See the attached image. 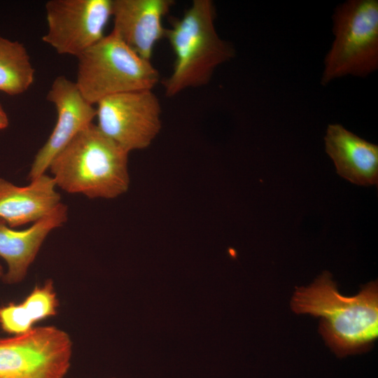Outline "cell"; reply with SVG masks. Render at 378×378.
Wrapping results in <instances>:
<instances>
[{"label": "cell", "mask_w": 378, "mask_h": 378, "mask_svg": "<svg viewBox=\"0 0 378 378\" xmlns=\"http://www.w3.org/2000/svg\"><path fill=\"white\" fill-rule=\"evenodd\" d=\"M67 218V206L61 202L27 229L15 230L0 218V257L7 265V271L2 277L5 283L15 284L25 278L47 236L62 226Z\"/></svg>", "instance_id": "8fae6325"}, {"label": "cell", "mask_w": 378, "mask_h": 378, "mask_svg": "<svg viewBox=\"0 0 378 378\" xmlns=\"http://www.w3.org/2000/svg\"><path fill=\"white\" fill-rule=\"evenodd\" d=\"M174 4L172 0H112V32L150 62L156 43L165 36L163 18Z\"/></svg>", "instance_id": "30bf717a"}, {"label": "cell", "mask_w": 378, "mask_h": 378, "mask_svg": "<svg viewBox=\"0 0 378 378\" xmlns=\"http://www.w3.org/2000/svg\"><path fill=\"white\" fill-rule=\"evenodd\" d=\"M129 153L92 123L53 158L48 169L57 187L69 193L114 199L130 186Z\"/></svg>", "instance_id": "7a4b0ae2"}, {"label": "cell", "mask_w": 378, "mask_h": 378, "mask_svg": "<svg viewBox=\"0 0 378 378\" xmlns=\"http://www.w3.org/2000/svg\"><path fill=\"white\" fill-rule=\"evenodd\" d=\"M296 314L321 317L319 331L338 357L370 349L378 336V286L365 285L355 296L341 295L324 272L308 287L297 288L291 300Z\"/></svg>", "instance_id": "6da1fadb"}, {"label": "cell", "mask_w": 378, "mask_h": 378, "mask_svg": "<svg viewBox=\"0 0 378 378\" xmlns=\"http://www.w3.org/2000/svg\"><path fill=\"white\" fill-rule=\"evenodd\" d=\"M72 348L69 335L52 326L0 338V378H64Z\"/></svg>", "instance_id": "8992f818"}, {"label": "cell", "mask_w": 378, "mask_h": 378, "mask_svg": "<svg viewBox=\"0 0 378 378\" xmlns=\"http://www.w3.org/2000/svg\"><path fill=\"white\" fill-rule=\"evenodd\" d=\"M324 143L326 152L340 176L359 186L377 185V144L359 137L340 124L328 126Z\"/></svg>", "instance_id": "7c38bea8"}, {"label": "cell", "mask_w": 378, "mask_h": 378, "mask_svg": "<svg viewBox=\"0 0 378 378\" xmlns=\"http://www.w3.org/2000/svg\"><path fill=\"white\" fill-rule=\"evenodd\" d=\"M77 58L75 83L92 105L113 94L153 90L160 80L151 62L139 57L112 31Z\"/></svg>", "instance_id": "277c9868"}, {"label": "cell", "mask_w": 378, "mask_h": 378, "mask_svg": "<svg viewBox=\"0 0 378 378\" xmlns=\"http://www.w3.org/2000/svg\"><path fill=\"white\" fill-rule=\"evenodd\" d=\"M334 39L323 62L321 83L346 76L366 77L378 69V1L348 0L332 17Z\"/></svg>", "instance_id": "5b68a950"}, {"label": "cell", "mask_w": 378, "mask_h": 378, "mask_svg": "<svg viewBox=\"0 0 378 378\" xmlns=\"http://www.w3.org/2000/svg\"><path fill=\"white\" fill-rule=\"evenodd\" d=\"M215 18L212 1L194 0L166 29L164 37L175 55L172 72L163 81L167 97L206 85L217 66L234 56L233 47L219 36Z\"/></svg>", "instance_id": "3957f363"}, {"label": "cell", "mask_w": 378, "mask_h": 378, "mask_svg": "<svg viewBox=\"0 0 378 378\" xmlns=\"http://www.w3.org/2000/svg\"><path fill=\"white\" fill-rule=\"evenodd\" d=\"M34 73L23 44L0 36V91L10 95L24 92L33 83Z\"/></svg>", "instance_id": "9a60e30c"}, {"label": "cell", "mask_w": 378, "mask_h": 378, "mask_svg": "<svg viewBox=\"0 0 378 378\" xmlns=\"http://www.w3.org/2000/svg\"><path fill=\"white\" fill-rule=\"evenodd\" d=\"M9 120L8 115L2 106L0 105V130L6 128L8 126Z\"/></svg>", "instance_id": "2e32d148"}, {"label": "cell", "mask_w": 378, "mask_h": 378, "mask_svg": "<svg viewBox=\"0 0 378 378\" xmlns=\"http://www.w3.org/2000/svg\"><path fill=\"white\" fill-rule=\"evenodd\" d=\"M56 187L46 173L26 186L0 178V218L13 228L39 220L61 203Z\"/></svg>", "instance_id": "4fadbf2b"}, {"label": "cell", "mask_w": 378, "mask_h": 378, "mask_svg": "<svg viewBox=\"0 0 378 378\" xmlns=\"http://www.w3.org/2000/svg\"><path fill=\"white\" fill-rule=\"evenodd\" d=\"M45 9L43 42L59 54L78 57L105 36L112 0H50Z\"/></svg>", "instance_id": "ba28073f"}, {"label": "cell", "mask_w": 378, "mask_h": 378, "mask_svg": "<svg viewBox=\"0 0 378 378\" xmlns=\"http://www.w3.org/2000/svg\"><path fill=\"white\" fill-rule=\"evenodd\" d=\"M4 270L1 265L0 264V278H2L4 274Z\"/></svg>", "instance_id": "e0dca14e"}, {"label": "cell", "mask_w": 378, "mask_h": 378, "mask_svg": "<svg viewBox=\"0 0 378 378\" xmlns=\"http://www.w3.org/2000/svg\"><path fill=\"white\" fill-rule=\"evenodd\" d=\"M59 300L51 279L36 286L20 303H9L0 307V326L10 335L31 330L34 325L57 313Z\"/></svg>", "instance_id": "5bb4252c"}, {"label": "cell", "mask_w": 378, "mask_h": 378, "mask_svg": "<svg viewBox=\"0 0 378 378\" xmlns=\"http://www.w3.org/2000/svg\"><path fill=\"white\" fill-rule=\"evenodd\" d=\"M97 105L99 130L128 152L148 148L162 128V107L153 90L113 94Z\"/></svg>", "instance_id": "52a82bcc"}, {"label": "cell", "mask_w": 378, "mask_h": 378, "mask_svg": "<svg viewBox=\"0 0 378 378\" xmlns=\"http://www.w3.org/2000/svg\"><path fill=\"white\" fill-rule=\"evenodd\" d=\"M57 111L55 127L36 154L28 174L29 181L45 174L53 158L83 129L92 123L96 108L81 94L75 82L57 76L47 94Z\"/></svg>", "instance_id": "9c48e42d"}]
</instances>
